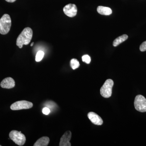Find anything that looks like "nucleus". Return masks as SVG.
I'll use <instances>...</instances> for the list:
<instances>
[{"label":"nucleus","instance_id":"f257e3e1","mask_svg":"<svg viewBox=\"0 0 146 146\" xmlns=\"http://www.w3.org/2000/svg\"><path fill=\"white\" fill-rule=\"evenodd\" d=\"M32 30L29 27L25 28L18 36L16 40V45L20 48H23L24 45L29 44L32 39Z\"/></svg>","mask_w":146,"mask_h":146},{"label":"nucleus","instance_id":"f03ea898","mask_svg":"<svg viewBox=\"0 0 146 146\" xmlns=\"http://www.w3.org/2000/svg\"><path fill=\"white\" fill-rule=\"evenodd\" d=\"M11 25V19L9 15L5 14L0 19V33L6 35L10 31Z\"/></svg>","mask_w":146,"mask_h":146},{"label":"nucleus","instance_id":"7ed1b4c3","mask_svg":"<svg viewBox=\"0 0 146 146\" xmlns=\"http://www.w3.org/2000/svg\"><path fill=\"white\" fill-rule=\"evenodd\" d=\"M9 138L14 143L19 146L23 145L26 141L25 136L18 131H11L9 134Z\"/></svg>","mask_w":146,"mask_h":146},{"label":"nucleus","instance_id":"20e7f679","mask_svg":"<svg viewBox=\"0 0 146 146\" xmlns=\"http://www.w3.org/2000/svg\"><path fill=\"white\" fill-rule=\"evenodd\" d=\"M113 85L114 82L112 80H107L100 89V94L102 96L106 98L111 97Z\"/></svg>","mask_w":146,"mask_h":146},{"label":"nucleus","instance_id":"39448f33","mask_svg":"<svg viewBox=\"0 0 146 146\" xmlns=\"http://www.w3.org/2000/svg\"><path fill=\"white\" fill-rule=\"evenodd\" d=\"M134 104L137 111L141 112H146V99L143 96L140 95L136 96Z\"/></svg>","mask_w":146,"mask_h":146},{"label":"nucleus","instance_id":"423d86ee","mask_svg":"<svg viewBox=\"0 0 146 146\" xmlns=\"http://www.w3.org/2000/svg\"><path fill=\"white\" fill-rule=\"evenodd\" d=\"M33 106V104L31 102L25 100L15 102L11 105L10 108L12 110H21L23 109H28Z\"/></svg>","mask_w":146,"mask_h":146},{"label":"nucleus","instance_id":"0eeeda50","mask_svg":"<svg viewBox=\"0 0 146 146\" xmlns=\"http://www.w3.org/2000/svg\"><path fill=\"white\" fill-rule=\"evenodd\" d=\"M63 11L65 15L69 17H74L76 15L77 8L76 6L73 4H69L64 7Z\"/></svg>","mask_w":146,"mask_h":146},{"label":"nucleus","instance_id":"6e6552de","mask_svg":"<svg viewBox=\"0 0 146 146\" xmlns=\"http://www.w3.org/2000/svg\"><path fill=\"white\" fill-rule=\"evenodd\" d=\"M88 118L91 122L96 125H100L102 124L103 121L100 117L94 112H89L88 114Z\"/></svg>","mask_w":146,"mask_h":146},{"label":"nucleus","instance_id":"1a4fd4ad","mask_svg":"<svg viewBox=\"0 0 146 146\" xmlns=\"http://www.w3.org/2000/svg\"><path fill=\"white\" fill-rule=\"evenodd\" d=\"M72 137V133L70 131H66L60 139L59 146H71V144L70 142Z\"/></svg>","mask_w":146,"mask_h":146},{"label":"nucleus","instance_id":"9d476101","mask_svg":"<svg viewBox=\"0 0 146 146\" xmlns=\"http://www.w3.org/2000/svg\"><path fill=\"white\" fill-rule=\"evenodd\" d=\"M15 86V81L12 78L8 77L5 78L1 83V87L4 89H12Z\"/></svg>","mask_w":146,"mask_h":146},{"label":"nucleus","instance_id":"9b49d317","mask_svg":"<svg viewBox=\"0 0 146 146\" xmlns=\"http://www.w3.org/2000/svg\"><path fill=\"white\" fill-rule=\"evenodd\" d=\"M98 13L103 15L108 16L112 14V10L110 8L106 7L99 6L97 8Z\"/></svg>","mask_w":146,"mask_h":146},{"label":"nucleus","instance_id":"f8f14e48","mask_svg":"<svg viewBox=\"0 0 146 146\" xmlns=\"http://www.w3.org/2000/svg\"><path fill=\"white\" fill-rule=\"evenodd\" d=\"M50 139L46 136L39 138L34 144V146H47L48 145Z\"/></svg>","mask_w":146,"mask_h":146},{"label":"nucleus","instance_id":"ddd939ff","mask_svg":"<svg viewBox=\"0 0 146 146\" xmlns=\"http://www.w3.org/2000/svg\"><path fill=\"white\" fill-rule=\"evenodd\" d=\"M128 36L127 35H123L121 36H119L114 40L113 42L114 46L116 47L119 45L121 43L124 42L127 39Z\"/></svg>","mask_w":146,"mask_h":146},{"label":"nucleus","instance_id":"4468645a","mask_svg":"<svg viewBox=\"0 0 146 146\" xmlns=\"http://www.w3.org/2000/svg\"><path fill=\"white\" fill-rule=\"evenodd\" d=\"M70 65L71 68L73 70H76L80 66L79 62L78 60L75 58H73L70 61Z\"/></svg>","mask_w":146,"mask_h":146},{"label":"nucleus","instance_id":"2eb2a0df","mask_svg":"<svg viewBox=\"0 0 146 146\" xmlns=\"http://www.w3.org/2000/svg\"><path fill=\"white\" fill-rule=\"evenodd\" d=\"M44 55V53L42 51H39L36 54L35 60L36 62H39L43 59Z\"/></svg>","mask_w":146,"mask_h":146},{"label":"nucleus","instance_id":"dca6fc26","mask_svg":"<svg viewBox=\"0 0 146 146\" xmlns=\"http://www.w3.org/2000/svg\"><path fill=\"white\" fill-rule=\"evenodd\" d=\"M82 60L83 62H85L87 64H89L91 61V57L88 55H84L82 56Z\"/></svg>","mask_w":146,"mask_h":146},{"label":"nucleus","instance_id":"f3484780","mask_svg":"<svg viewBox=\"0 0 146 146\" xmlns=\"http://www.w3.org/2000/svg\"><path fill=\"white\" fill-rule=\"evenodd\" d=\"M140 50L141 52H144L146 51V41L143 42L141 45L140 47Z\"/></svg>","mask_w":146,"mask_h":146},{"label":"nucleus","instance_id":"a211bd4d","mask_svg":"<svg viewBox=\"0 0 146 146\" xmlns=\"http://www.w3.org/2000/svg\"><path fill=\"white\" fill-rule=\"evenodd\" d=\"M50 110L48 108L45 107L42 110V112L45 115H48L50 113Z\"/></svg>","mask_w":146,"mask_h":146},{"label":"nucleus","instance_id":"6ab92c4d","mask_svg":"<svg viewBox=\"0 0 146 146\" xmlns=\"http://www.w3.org/2000/svg\"><path fill=\"white\" fill-rule=\"evenodd\" d=\"M6 1L8 2L9 3H13L15 2L16 0H5Z\"/></svg>","mask_w":146,"mask_h":146},{"label":"nucleus","instance_id":"aec40b11","mask_svg":"<svg viewBox=\"0 0 146 146\" xmlns=\"http://www.w3.org/2000/svg\"><path fill=\"white\" fill-rule=\"evenodd\" d=\"M33 44H34V42H33V43L31 44V46H32Z\"/></svg>","mask_w":146,"mask_h":146},{"label":"nucleus","instance_id":"412c9836","mask_svg":"<svg viewBox=\"0 0 146 146\" xmlns=\"http://www.w3.org/2000/svg\"><path fill=\"white\" fill-rule=\"evenodd\" d=\"M0 146H1V145H0Z\"/></svg>","mask_w":146,"mask_h":146}]
</instances>
